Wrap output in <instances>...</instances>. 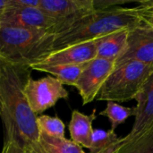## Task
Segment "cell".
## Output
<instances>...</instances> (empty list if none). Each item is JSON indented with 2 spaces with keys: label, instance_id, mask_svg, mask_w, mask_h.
I'll return each instance as SVG.
<instances>
[{
  "label": "cell",
  "instance_id": "cell-1",
  "mask_svg": "<svg viewBox=\"0 0 153 153\" xmlns=\"http://www.w3.org/2000/svg\"><path fill=\"white\" fill-rule=\"evenodd\" d=\"M28 65L10 63L0 57V117L4 142L14 141L23 149L37 147L39 132L24 89L31 77Z\"/></svg>",
  "mask_w": 153,
  "mask_h": 153
},
{
  "label": "cell",
  "instance_id": "cell-8",
  "mask_svg": "<svg viewBox=\"0 0 153 153\" xmlns=\"http://www.w3.org/2000/svg\"><path fill=\"white\" fill-rule=\"evenodd\" d=\"M130 61L153 67V28L143 23L129 30L126 49L116 61L115 67Z\"/></svg>",
  "mask_w": 153,
  "mask_h": 153
},
{
  "label": "cell",
  "instance_id": "cell-14",
  "mask_svg": "<svg viewBox=\"0 0 153 153\" xmlns=\"http://www.w3.org/2000/svg\"><path fill=\"white\" fill-rule=\"evenodd\" d=\"M85 65L86 64L58 65H32L30 67L31 70L49 74L50 75L57 79L64 85H69L74 87Z\"/></svg>",
  "mask_w": 153,
  "mask_h": 153
},
{
  "label": "cell",
  "instance_id": "cell-22",
  "mask_svg": "<svg viewBox=\"0 0 153 153\" xmlns=\"http://www.w3.org/2000/svg\"><path fill=\"white\" fill-rule=\"evenodd\" d=\"M2 153H24V150L14 141L4 142Z\"/></svg>",
  "mask_w": 153,
  "mask_h": 153
},
{
  "label": "cell",
  "instance_id": "cell-9",
  "mask_svg": "<svg viewBox=\"0 0 153 153\" xmlns=\"http://www.w3.org/2000/svg\"><path fill=\"white\" fill-rule=\"evenodd\" d=\"M56 22L39 7H6L0 26L48 30L53 33Z\"/></svg>",
  "mask_w": 153,
  "mask_h": 153
},
{
  "label": "cell",
  "instance_id": "cell-3",
  "mask_svg": "<svg viewBox=\"0 0 153 153\" xmlns=\"http://www.w3.org/2000/svg\"><path fill=\"white\" fill-rule=\"evenodd\" d=\"M55 37L48 30L0 26V57L30 66L53 51Z\"/></svg>",
  "mask_w": 153,
  "mask_h": 153
},
{
  "label": "cell",
  "instance_id": "cell-17",
  "mask_svg": "<svg viewBox=\"0 0 153 153\" xmlns=\"http://www.w3.org/2000/svg\"><path fill=\"white\" fill-rule=\"evenodd\" d=\"M100 116L106 117L110 121V130L115 132L117 127L124 124L129 117L135 116V108L122 106L119 103L109 101L107 102L106 108L100 113Z\"/></svg>",
  "mask_w": 153,
  "mask_h": 153
},
{
  "label": "cell",
  "instance_id": "cell-5",
  "mask_svg": "<svg viewBox=\"0 0 153 153\" xmlns=\"http://www.w3.org/2000/svg\"><path fill=\"white\" fill-rule=\"evenodd\" d=\"M57 79L51 75L34 80L29 79L24 93L32 112L38 117L53 108L59 100H67L69 93Z\"/></svg>",
  "mask_w": 153,
  "mask_h": 153
},
{
  "label": "cell",
  "instance_id": "cell-11",
  "mask_svg": "<svg viewBox=\"0 0 153 153\" xmlns=\"http://www.w3.org/2000/svg\"><path fill=\"white\" fill-rule=\"evenodd\" d=\"M96 57L97 43L96 39H94L53 50L32 65H82L89 63Z\"/></svg>",
  "mask_w": 153,
  "mask_h": 153
},
{
  "label": "cell",
  "instance_id": "cell-24",
  "mask_svg": "<svg viewBox=\"0 0 153 153\" xmlns=\"http://www.w3.org/2000/svg\"><path fill=\"white\" fill-rule=\"evenodd\" d=\"M36 148H37V147H35V148H32V147L25 148V149H23V150H24V153H39L37 152Z\"/></svg>",
  "mask_w": 153,
  "mask_h": 153
},
{
  "label": "cell",
  "instance_id": "cell-19",
  "mask_svg": "<svg viewBox=\"0 0 153 153\" xmlns=\"http://www.w3.org/2000/svg\"><path fill=\"white\" fill-rule=\"evenodd\" d=\"M117 153H153V131L131 141L122 138Z\"/></svg>",
  "mask_w": 153,
  "mask_h": 153
},
{
  "label": "cell",
  "instance_id": "cell-16",
  "mask_svg": "<svg viewBox=\"0 0 153 153\" xmlns=\"http://www.w3.org/2000/svg\"><path fill=\"white\" fill-rule=\"evenodd\" d=\"M122 138L111 131L94 129L90 153H114L121 144Z\"/></svg>",
  "mask_w": 153,
  "mask_h": 153
},
{
  "label": "cell",
  "instance_id": "cell-7",
  "mask_svg": "<svg viewBox=\"0 0 153 153\" xmlns=\"http://www.w3.org/2000/svg\"><path fill=\"white\" fill-rule=\"evenodd\" d=\"M39 8L56 21L55 35L75 20L96 10L94 0H40Z\"/></svg>",
  "mask_w": 153,
  "mask_h": 153
},
{
  "label": "cell",
  "instance_id": "cell-13",
  "mask_svg": "<svg viewBox=\"0 0 153 153\" xmlns=\"http://www.w3.org/2000/svg\"><path fill=\"white\" fill-rule=\"evenodd\" d=\"M129 30L122 29L97 39V57L116 63L126 49Z\"/></svg>",
  "mask_w": 153,
  "mask_h": 153
},
{
  "label": "cell",
  "instance_id": "cell-21",
  "mask_svg": "<svg viewBox=\"0 0 153 153\" xmlns=\"http://www.w3.org/2000/svg\"><path fill=\"white\" fill-rule=\"evenodd\" d=\"M40 0H6V7L26 8L39 7Z\"/></svg>",
  "mask_w": 153,
  "mask_h": 153
},
{
  "label": "cell",
  "instance_id": "cell-15",
  "mask_svg": "<svg viewBox=\"0 0 153 153\" xmlns=\"http://www.w3.org/2000/svg\"><path fill=\"white\" fill-rule=\"evenodd\" d=\"M36 150L39 153H86L82 147L65 137L54 138L43 134H39Z\"/></svg>",
  "mask_w": 153,
  "mask_h": 153
},
{
  "label": "cell",
  "instance_id": "cell-4",
  "mask_svg": "<svg viewBox=\"0 0 153 153\" xmlns=\"http://www.w3.org/2000/svg\"><path fill=\"white\" fill-rule=\"evenodd\" d=\"M152 73L153 67L136 61L118 65L106 80L96 100L119 104L134 100Z\"/></svg>",
  "mask_w": 153,
  "mask_h": 153
},
{
  "label": "cell",
  "instance_id": "cell-23",
  "mask_svg": "<svg viewBox=\"0 0 153 153\" xmlns=\"http://www.w3.org/2000/svg\"><path fill=\"white\" fill-rule=\"evenodd\" d=\"M5 9H6V0H0V24H1Z\"/></svg>",
  "mask_w": 153,
  "mask_h": 153
},
{
  "label": "cell",
  "instance_id": "cell-12",
  "mask_svg": "<svg viewBox=\"0 0 153 153\" xmlns=\"http://www.w3.org/2000/svg\"><path fill=\"white\" fill-rule=\"evenodd\" d=\"M96 118V109H93L90 115L82 113L79 110H73L68 125L71 141L81 147L90 150L94 130L92 124Z\"/></svg>",
  "mask_w": 153,
  "mask_h": 153
},
{
  "label": "cell",
  "instance_id": "cell-10",
  "mask_svg": "<svg viewBox=\"0 0 153 153\" xmlns=\"http://www.w3.org/2000/svg\"><path fill=\"white\" fill-rule=\"evenodd\" d=\"M134 100L137 103L134 108V123L130 133L123 137L124 141L136 139L153 131V73Z\"/></svg>",
  "mask_w": 153,
  "mask_h": 153
},
{
  "label": "cell",
  "instance_id": "cell-18",
  "mask_svg": "<svg viewBox=\"0 0 153 153\" xmlns=\"http://www.w3.org/2000/svg\"><path fill=\"white\" fill-rule=\"evenodd\" d=\"M37 126L39 134L54 138H65V126L58 117L40 115L37 117Z\"/></svg>",
  "mask_w": 153,
  "mask_h": 153
},
{
  "label": "cell",
  "instance_id": "cell-26",
  "mask_svg": "<svg viewBox=\"0 0 153 153\" xmlns=\"http://www.w3.org/2000/svg\"><path fill=\"white\" fill-rule=\"evenodd\" d=\"M1 153H2V152H1Z\"/></svg>",
  "mask_w": 153,
  "mask_h": 153
},
{
  "label": "cell",
  "instance_id": "cell-6",
  "mask_svg": "<svg viewBox=\"0 0 153 153\" xmlns=\"http://www.w3.org/2000/svg\"><path fill=\"white\" fill-rule=\"evenodd\" d=\"M114 68V61L98 57L86 64L74 86L82 98V105L90 104L96 100Z\"/></svg>",
  "mask_w": 153,
  "mask_h": 153
},
{
  "label": "cell",
  "instance_id": "cell-2",
  "mask_svg": "<svg viewBox=\"0 0 153 153\" xmlns=\"http://www.w3.org/2000/svg\"><path fill=\"white\" fill-rule=\"evenodd\" d=\"M143 23L135 7L95 10L75 20L56 33L53 50L94 40L116 30L132 29Z\"/></svg>",
  "mask_w": 153,
  "mask_h": 153
},
{
  "label": "cell",
  "instance_id": "cell-20",
  "mask_svg": "<svg viewBox=\"0 0 153 153\" xmlns=\"http://www.w3.org/2000/svg\"><path fill=\"white\" fill-rule=\"evenodd\" d=\"M139 4L135 7L139 17L144 24L153 28V0H142Z\"/></svg>",
  "mask_w": 153,
  "mask_h": 153
},
{
  "label": "cell",
  "instance_id": "cell-25",
  "mask_svg": "<svg viewBox=\"0 0 153 153\" xmlns=\"http://www.w3.org/2000/svg\"><path fill=\"white\" fill-rule=\"evenodd\" d=\"M115 153H117V152H115Z\"/></svg>",
  "mask_w": 153,
  "mask_h": 153
}]
</instances>
